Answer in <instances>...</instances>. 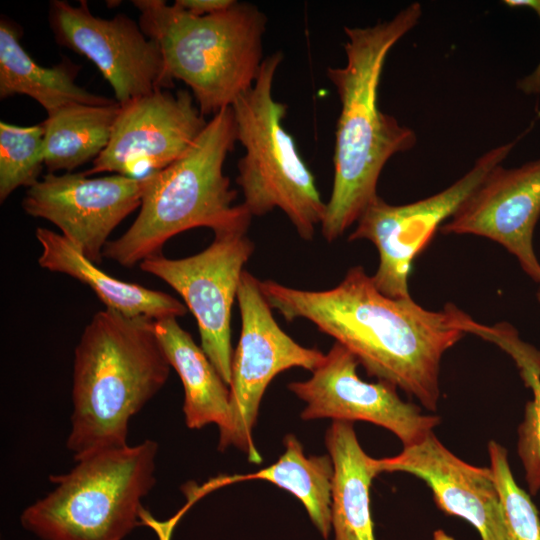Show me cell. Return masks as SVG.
Listing matches in <instances>:
<instances>
[{"instance_id": "cell-1", "label": "cell", "mask_w": 540, "mask_h": 540, "mask_svg": "<svg viewBox=\"0 0 540 540\" xmlns=\"http://www.w3.org/2000/svg\"><path fill=\"white\" fill-rule=\"evenodd\" d=\"M260 289L287 321H310L353 353L369 376L415 396L430 411L440 398L444 353L473 333L476 323L452 304L431 311L411 296H386L362 266L350 268L328 290L296 289L273 280L260 281Z\"/></svg>"}, {"instance_id": "cell-2", "label": "cell", "mask_w": 540, "mask_h": 540, "mask_svg": "<svg viewBox=\"0 0 540 540\" xmlns=\"http://www.w3.org/2000/svg\"><path fill=\"white\" fill-rule=\"evenodd\" d=\"M421 15V5L414 2L373 26L344 27L346 63L327 69L340 102L333 185L321 223L328 242L342 236L378 196L377 182L387 161L417 142L414 130L380 110L378 87L389 51Z\"/></svg>"}, {"instance_id": "cell-3", "label": "cell", "mask_w": 540, "mask_h": 540, "mask_svg": "<svg viewBox=\"0 0 540 540\" xmlns=\"http://www.w3.org/2000/svg\"><path fill=\"white\" fill-rule=\"evenodd\" d=\"M155 320L98 311L74 350L71 430L75 461L128 445L130 419L165 385L170 364Z\"/></svg>"}, {"instance_id": "cell-4", "label": "cell", "mask_w": 540, "mask_h": 540, "mask_svg": "<svg viewBox=\"0 0 540 540\" xmlns=\"http://www.w3.org/2000/svg\"><path fill=\"white\" fill-rule=\"evenodd\" d=\"M236 141L233 110L227 107L213 115L178 160L142 177L140 212L124 234L107 242L104 257L132 267L161 254L170 238L186 230L249 227L252 215L242 203L233 204L236 191L223 172Z\"/></svg>"}, {"instance_id": "cell-5", "label": "cell", "mask_w": 540, "mask_h": 540, "mask_svg": "<svg viewBox=\"0 0 540 540\" xmlns=\"http://www.w3.org/2000/svg\"><path fill=\"white\" fill-rule=\"evenodd\" d=\"M139 26L160 48L172 80L183 81L205 117L231 107L254 84L263 63L267 18L251 3L208 16L175 3L133 0Z\"/></svg>"}, {"instance_id": "cell-6", "label": "cell", "mask_w": 540, "mask_h": 540, "mask_svg": "<svg viewBox=\"0 0 540 540\" xmlns=\"http://www.w3.org/2000/svg\"><path fill=\"white\" fill-rule=\"evenodd\" d=\"M158 444L104 449L51 476L56 487L21 514L43 540H122L139 525L142 499L156 482Z\"/></svg>"}, {"instance_id": "cell-7", "label": "cell", "mask_w": 540, "mask_h": 540, "mask_svg": "<svg viewBox=\"0 0 540 540\" xmlns=\"http://www.w3.org/2000/svg\"><path fill=\"white\" fill-rule=\"evenodd\" d=\"M283 54L264 58L250 89L233 103L237 141L244 148L236 182L243 205L252 216L281 209L299 236L311 240L321 225L326 203L315 179L299 154L294 138L283 127L286 104L274 99L272 88Z\"/></svg>"}, {"instance_id": "cell-8", "label": "cell", "mask_w": 540, "mask_h": 540, "mask_svg": "<svg viewBox=\"0 0 540 540\" xmlns=\"http://www.w3.org/2000/svg\"><path fill=\"white\" fill-rule=\"evenodd\" d=\"M237 301L241 335L232 357L229 414L219 428L218 448L234 446L251 463L259 464L262 457L253 441V428L267 386L276 375L293 367L313 372L325 354L301 346L280 328L260 289V280L245 270Z\"/></svg>"}, {"instance_id": "cell-9", "label": "cell", "mask_w": 540, "mask_h": 540, "mask_svg": "<svg viewBox=\"0 0 540 540\" xmlns=\"http://www.w3.org/2000/svg\"><path fill=\"white\" fill-rule=\"evenodd\" d=\"M248 227L214 233L213 242L195 255L170 259L162 254L139 263L140 269L169 284L193 313L201 348L224 382L231 383V311L244 266L253 254Z\"/></svg>"}, {"instance_id": "cell-10", "label": "cell", "mask_w": 540, "mask_h": 540, "mask_svg": "<svg viewBox=\"0 0 540 540\" xmlns=\"http://www.w3.org/2000/svg\"><path fill=\"white\" fill-rule=\"evenodd\" d=\"M516 143L517 139L490 149L463 177L435 195L405 205H392L377 196L366 207L348 240L366 239L376 246L379 266L372 280L381 293L391 298L410 297L413 260Z\"/></svg>"}, {"instance_id": "cell-11", "label": "cell", "mask_w": 540, "mask_h": 540, "mask_svg": "<svg viewBox=\"0 0 540 540\" xmlns=\"http://www.w3.org/2000/svg\"><path fill=\"white\" fill-rule=\"evenodd\" d=\"M48 21L57 44L93 62L119 104L174 86L159 46L127 15L101 18L86 0H52Z\"/></svg>"}, {"instance_id": "cell-12", "label": "cell", "mask_w": 540, "mask_h": 540, "mask_svg": "<svg viewBox=\"0 0 540 540\" xmlns=\"http://www.w3.org/2000/svg\"><path fill=\"white\" fill-rule=\"evenodd\" d=\"M359 364L353 353L335 342L311 378L291 382L289 390L306 403L301 418L367 421L394 433L404 447L421 442L440 424L438 416L423 414L417 405L403 401L396 386L360 379Z\"/></svg>"}, {"instance_id": "cell-13", "label": "cell", "mask_w": 540, "mask_h": 540, "mask_svg": "<svg viewBox=\"0 0 540 540\" xmlns=\"http://www.w3.org/2000/svg\"><path fill=\"white\" fill-rule=\"evenodd\" d=\"M110 141L82 172H112L142 178L178 160L207 125L187 90L160 89L120 104Z\"/></svg>"}, {"instance_id": "cell-14", "label": "cell", "mask_w": 540, "mask_h": 540, "mask_svg": "<svg viewBox=\"0 0 540 540\" xmlns=\"http://www.w3.org/2000/svg\"><path fill=\"white\" fill-rule=\"evenodd\" d=\"M143 178L114 174L88 178L82 172L47 173L27 188L24 211L43 218L88 260L98 265L112 231L141 206Z\"/></svg>"}, {"instance_id": "cell-15", "label": "cell", "mask_w": 540, "mask_h": 540, "mask_svg": "<svg viewBox=\"0 0 540 540\" xmlns=\"http://www.w3.org/2000/svg\"><path fill=\"white\" fill-rule=\"evenodd\" d=\"M540 217V159L518 168L492 169L440 230L491 239L513 254L540 283L533 233Z\"/></svg>"}, {"instance_id": "cell-16", "label": "cell", "mask_w": 540, "mask_h": 540, "mask_svg": "<svg viewBox=\"0 0 540 540\" xmlns=\"http://www.w3.org/2000/svg\"><path fill=\"white\" fill-rule=\"evenodd\" d=\"M376 466L379 473L405 472L423 480L438 508L468 521L481 540H511L490 467L461 460L433 432L394 457L376 459Z\"/></svg>"}, {"instance_id": "cell-17", "label": "cell", "mask_w": 540, "mask_h": 540, "mask_svg": "<svg viewBox=\"0 0 540 540\" xmlns=\"http://www.w3.org/2000/svg\"><path fill=\"white\" fill-rule=\"evenodd\" d=\"M36 239L41 246L39 265L51 272L66 274L92 289L106 308L130 317L159 320L180 317L187 307L162 291L112 277L88 260L63 235L38 227Z\"/></svg>"}, {"instance_id": "cell-18", "label": "cell", "mask_w": 540, "mask_h": 540, "mask_svg": "<svg viewBox=\"0 0 540 540\" xmlns=\"http://www.w3.org/2000/svg\"><path fill=\"white\" fill-rule=\"evenodd\" d=\"M325 444L334 468L331 490L334 540H375L369 489L379 474L376 459L364 452L350 421L334 420L326 431Z\"/></svg>"}, {"instance_id": "cell-19", "label": "cell", "mask_w": 540, "mask_h": 540, "mask_svg": "<svg viewBox=\"0 0 540 540\" xmlns=\"http://www.w3.org/2000/svg\"><path fill=\"white\" fill-rule=\"evenodd\" d=\"M20 28L6 17L0 21V98L26 95L47 112L81 103L110 105L115 99L97 95L80 87L76 77L80 66L65 59L52 67H43L24 50Z\"/></svg>"}, {"instance_id": "cell-20", "label": "cell", "mask_w": 540, "mask_h": 540, "mask_svg": "<svg viewBox=\"0 0 540 540\" xmlns=\"http://www.w3.org/2000/svg\"><path fill=\"white\" fill-rule=\"evenodd\" d=\"M154 327L168 362L184 387L186 425L191 429L212 423L218 428L224 426L229 414L230 390L207 355L176 317L156 320Z\"/></svg>"}, {"instance_id": "cell-21", "label": "cell", "mask_w": 540, "mask_h": 540, "mask_svg": "<svg viewBox=\"0 0 540 540\" xmlns=\"http://www.w3.org/2000/svg\"><path fill=\"white\" fill-rule=\"evenodd\" d=\"M120 108L118 102L110 105L72 103L47 115L42 124L48 173L71 172L94 161L110 141Z\"/></svg>"}, {"instance_id": "cell-22", "label": "cell", "mask_w": 540, "mask_h": 540, "mask_svg": "<svg viewBox=\"0 0 540 540\" xmlns=\"http://www.w3.org/2000/svg\"><path fill=\"white\" fill-rule=\"evenodd\" d=\"M285 452L272 465L255 473L234 475L221 481L265 480L287 490L305 506L310 519L328 538L331 529V490L334 474L328 455L305 456L302 444L293 434L284 438Z\"/></svg>"}, {"instance_id": "cell-23", "label": "cell", "mask_w": 540, "mask_h": 540, "mask_svg": "<svg viewBox=\"0 0 540 540\" xmlns=\"http://www.w3.org/2000/svg\"><path fill=\"white\" fill-rule=\"evenodd\" d=\"M45 166L43 124L0 122V201L19 187H31Z\"/></svg>"}, {"instance_id": "cell-24", "label": "cell", "mask_w": 540, "mask_h": 540, "mask_svg": "<svg viewBox=\"0 0 540 540\" xmlns=\"http://www.w3.org/2000/svg\"><path fill=\"white\" fill-rule=\"evenodd\" d=\"M490 469L503 504L511 540H540V517L531 495L516 483L505 447L488 444Z\"/></svg>"}, {"instance_id": "cell-25", "label": "cell", "mask_w": 540, "mask_h": 540, "mask_svg": "<svg viewBox=\"0 0 540 540\" xmlns=\"http://www.w3.org/2000/svg\"><path fill=\"white\" fill-rule=\"evenodd\" d=\"M532 400L525 406L524 418L518 427L517 452L525 471L530 495L540 490V377L529 379Z\"/></svg>"}, {"instance_id": "cell-26", "label": "cell", "mask_w": 540, "mask_h": 540, "mask_svg": "<svg viewBox=\"0 0 540 540\" xmlns=\"http://www.w3.org/2000/svg\"><path fill=\"white\" fill-rule=\"evenodd\" d=\"M184 11L195 16H208L232 7L235 0H176L174 2Z\"/></svg>"}, {"instance_id": "cell-27", "label": "cell", "mask_w": 540, "mask_h": 540, "mask_svg": "<svg viewBox=\"0 0 540 540\" xmlns=\"http://www.w3.org/2000/svg\"><path fill=\"white\" fill-rule=\"evenodd\" d=\"M510 7H528L540 17V0H506L503 2ZM518 88L526 94L540 93V63L532 74L518 82Z\"/></svg>"}, {"instance_id": "cell-28", "label": "cell", "mask_w": 540, "mask_h": 540, "mask_svg": "<svg viewBox=\"0 0 540 540\" xmlns=\"http://www.w3.org/2000/svg\"><path fill=\"white\" fill-rule=\"evenodd\" d=\"M537 299L540 302V288H539L538 293H537Z\"/></svg>"}]
</instances>
